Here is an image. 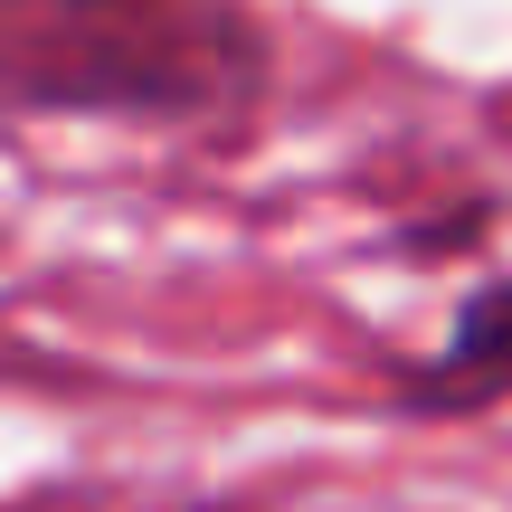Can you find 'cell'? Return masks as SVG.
I'll return each instance as SVG.
<instances>
[{
  "instance_id": "1",
  "label": "cell",
  "mask_w": 512,
  "mask_h": 512,
  "mask_svg": "<svg viewBox=\"0 0 512 512\" xmlns=\"http://www.w3.org/2000/svg\"><path fill=\"white\" fill-rule=\"evenodd\" d=\"M247 67V29L209 10L67 0L0 19V105H209Z\"/></svg>"
},
{
  "instance_id": "2",
  "label": "cell",
  "mask_w": 512,
  "mask_h": 512,
  "mask_svg": "<svg viewBox=\"0 0 512 512\" xmlns=\"http://www.w3.org/2000/svg\"><path fill=\"white\" fill-rule=\"evenodd\" d=\"M427 408H494L512 399V285H484L475 304L456 313V332H446L437 370L418 380Z\"/></svg>"
}]
</instances>
